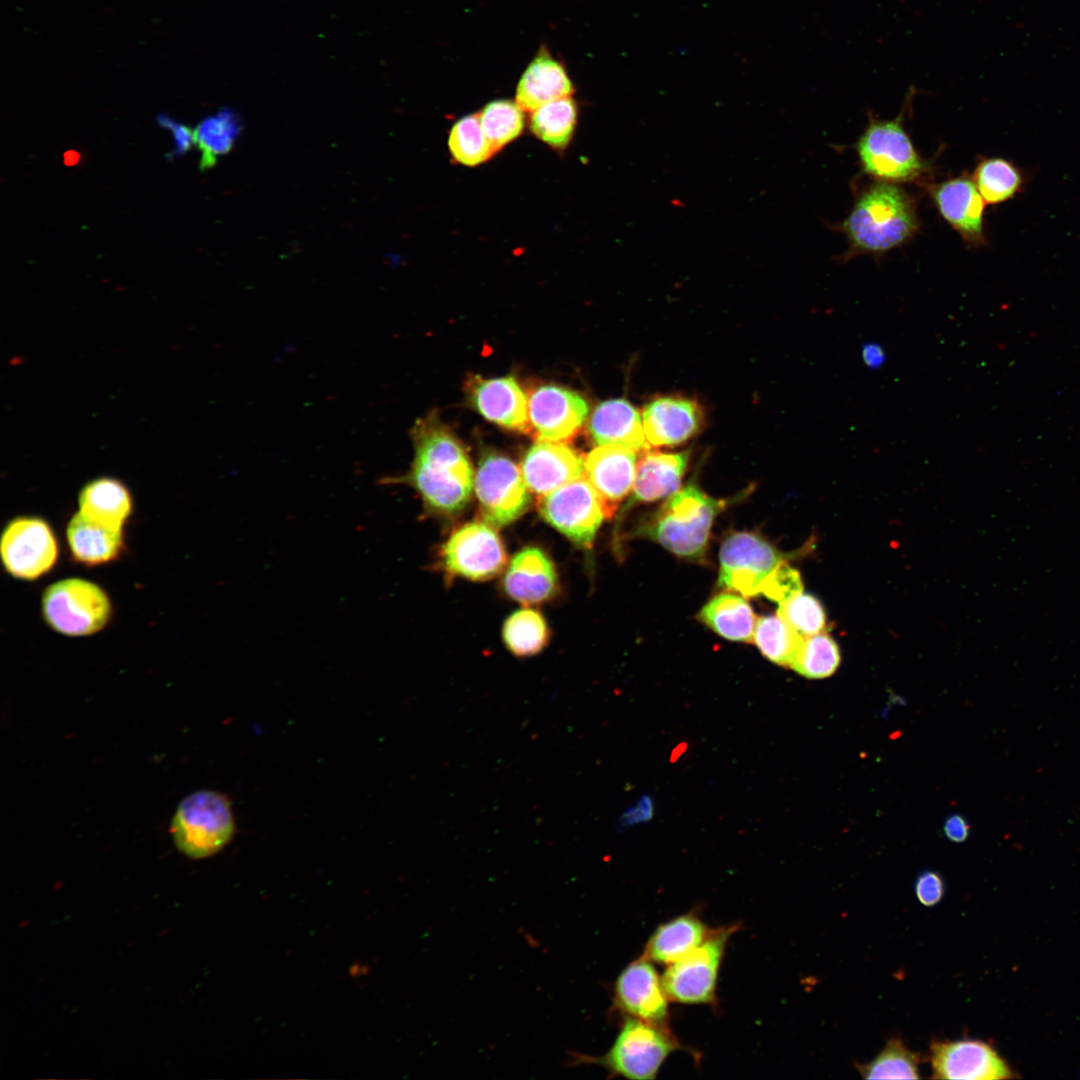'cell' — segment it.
Wrapping results in <instances>:
<instances>
[{
    "label": "cell",
    "mask_w": 1080,
    "mask_h": 1080,
    "mask_svg": "<svg viewBox=\"0 0 1080 1080\" xmlns=\"http://www.w3.org/2000/svg\"><path fill=\"white\" fill-rule=\"evenodd\" d=\"M502 636L512 654L526 657L539 653L546 646L549 629L538 611L526 608L514 612L505 620Z\"/></svg>",
    "instance_id": "1f68e13d"
},
{
    "label": "cell",
    "mask_w": 1080,
    "mask_h": 1080,
    "mask_svg": "<svg viewBox=\"0 0 1080 1080\" xmlns=\"http://www.w3.org/2000/svg\"><path fill=\"white\" fill-rule=\"evenodd\" d=\"M913 96V90H910L903 110L893 119L879 120L870 116L868 125L856 142L863 173L876 181L894 184L919 182L930 170L903 126V116Z\"/></svg>",
    "instance_id": "5b68a950"
},
{
    "label": "cell",
    "mask_w": 1080,
    "mask_h": 1080,
    "mask_svg": "<svg viewBox=\"0 0 1080 1080\" xmlns=\"http://www.w3.org/2000/svg\"><path fill=\"white\" fill-rule=\"evenodd\" d=\"M234 833L230 801L217 791L200 790L186 796L171 822L176 848L192 859L216 854L231 841Z\"/></svg>",
    "instance_id": "8992f818"
},
{
    "label": "cell",
    "mask_w": 1080,
    "mask_h": 1080,
    "mask_svg": "<svg viewBox=\"0 0 1080 1080\" xmlns=\"http://www.w3.org/2000/svg\"><path fill=\"white\" fill-rule=\"evenodd\" d=\"M589 434L598 445H620L641 453L647 450L643 421L638 410L625 399L600 403L589 422Z\"/></svg>",
    "instance_id": "d4e9b609"
},
{
    "label": "cell",
    "mask_w": 1080,
    "mask_h": 1080,
    "mask_svg": "<svg viewBox=\"0 0 1080 1080\" xmlns=\"http://www.w3.org/2000/svg\"><path fill=\"white\" fill-rule=\"evenodd\" d=\"M841 661L839 647L826 633L803 637L790 668L808 679L830 677Z\"/></svg>",
    "instance_id": "d6a6232c"
},
{
    "label": "cell",
    "mask_w": 1080,
    "mask_h": 1080,
    "mask_svg": "<svg viewBox=\"0 0 1080 1080\" xmlns=\"http://www.w3.org/2000/svg\"><path fill=\"white\" fill-rule=\"evenodd\" d=\"M972 179L986 204L998 205L1021 193L1026 185L1024 170L1003 157H982Z\"/></svg>",
    "instance_id": "f546056e"
},
{
    "label": "cell",
    "mask_w": 1080,
    "mask_h": 1080,
    "mask_svg": "<svg viewBox=\"0 0 1080 1080\" xmlns=\"http://www.w3.org/2000/svg\"><path fill=\"white\" fill-rule=\"evenodd\" d=\"M157 122L161 127L169 129L173 133L175 148L169 154V158L171 156L180 157L191 149L195 140L194 131L189 127L178 123L166 114H159Z\"/></svg>",
    "instance_id": "b9f144b4"
},
{
    "label": "cell",
    "mask_w": 1080,
    "mask_h": 1080,
    "mask_svg": "<svg viewBox=\"0 0 1080 1080\" xmlns=\"http://www.w3.org/2000/svg\"><path fill=\"white\" fill-rule=\"evenodd\" d=\"M777 615L801 637L822 633L827 625L823 605L811 594L800 593L779 603Z\"/></svg>",
    "instance_id": "f35d334b"
},
{
    "label": "cell",
    "mask_w": 1080,
    "mask_h": 1080,
    "mask_svg": "<svg viewBox=\"0 0 1080 1080\" xmlns=\"http://www.w3.org/2000/svg\"><path fill=\"white\" fill-rule=\"evenodd\" d=\"M41 607L47 624L68 636L94 634L111 617L107 594L97 584L80 578L63 579L47 587Z\"/></svg>",
    "instance_id": "52a82bcc"
},
{
    "label": "cell",
    "mask_w": 1080,
    "mask_h": 1080,
    "mask_svg": "<svg viewBox=\"0 0 1080 1080\" xmlns=\"http://www.w3.org/2000/svg\"><path fill=\"white\" fill-rule=\"evenodd\" d=\"M935 1079L992 1080L1016 1075L990 1044L975 1040L935 1041L930 1047Z\"/></svg>",
    "instance_id": "9a60e30c"
},
{
    "label": "cell",
    "mask_w": 1080,
    "mask_h": 1080,
    "mask_svg": "<svg viewBox=\"0 0 1080 1080\" xmlns=\"http://www.w3.org/2000/svg\"><path fill=\"white\" fill-rule=\"evenodd\" d=\"M410 434L414 458L409 470L400 476L384 477L380 483L410 486L430 512H461L474 487L473 467L462 443L435 415L417 420Z\"/></svg>",
    "instance_id": "6da1fadb"
},
{
    "label": "cell",
    "mask_w": 1080,
    "mask_h": 1080,
    "mask_svg": "<svg viewBox=\"0 0 1080 1080\" xmlns=\"http://www.w3.org/2000/svg\"><path fill=\"white\" fill-rule=\"evenodd\" d=\"M577 123V106L570 97L548 102L531 112L529 127L547 145L562 150L570 143Z\"/></svg>",
    "instance_id": "4dcf8cb0"
},
{
    "label": "cell",
    "mask_w": 1080,
    "mask_h": 1080,
    "mask_svg": "<svg viewBox=\"0 0 1080 1080\" xmlns=\"http://www.w3.org/2000/svg\"><path fill=\"white\" fill-rule=\"evenodd\" d=\"M538 510L547 523L582 548L592 546L603 520L611 517L585 474L542 496Z\"/></svg>",
    "instance_id": "30bf717a"
},
{
    "label": "cell",
    "mask_w": 1080,
    "mask_h": 1080,
    "mask_svg": "<svg viewBox=\"0 0 1080 1080\" xmlns=\"http://www.w3.org/2000/svg\"><path fill=\"white\" fill-rule=\"evenodd\" d=\"M471 406L488 421L508 430L530 433L528 401L512 376L482 378L466 382Z\"/></svg>",
    "instance_id": "ac0fdd59"
},
{
    "label": "cell",
    "mask_w": 1080,
    "mask_h": 1080,
    "mask_svg": "<svg viewBox=\"0 0 1080 1080\" xmlns=\"http://www.w3.org/2000/svg\"><path fill=\"white\" fill-rule=\"evenodd\" d=\"M682 1045L666 1024L624 1016L619 1032L600 1056L575 1053L572 1064H594L614 1076L631 1080H653L666 1059Z\"/></svg>",
    "instance_id": "277c9868"
},
{
    "label": "cell",
    "mask_w": 1080,
    "mask_h": 1080,
    "mask_svg": "<svg viewBox=\"0 0 1080 1080\" xmlns=\"http://www.w3.org/2000/svg\"><path fill=\"white\" fill-rule=\"evenodd\" d=\"M638 453L620 445H601L584 460V474L602 497L610 516L632 489Z\"/></svg>",
    "instance_id": "44dd1931"
},
{
    "label": "cell",
    "mask_w": 1080,
    "mask_h": 1080,
    "mask_svg": "<svg viewBox=\"0 0 1080 1080\" xmlns=\"http://www.w3.org/2000/svg\"><path fill=\"white\" fill-rule=\"evenodd\" d=\"M931 198L944 221L970 248L987 243L985 201L972 177L960 175L934 185Z\"/></svg>",
    "instance_id": "e0dca14e"
},
{
    "label": "cell",
    "mask_w": 1080,
    "mask_h": 1080,
    "mask_svg": "<svg viewBox=\"0 0 1080 1080\" xmlns=\"http://www.w3.org/2000/svg\"><path fill=\"white\" fill-rule=\"evenodd\" d=\"M688 452L664 453L644 450L636 466L632 495L625 510L636 503L657 501L679 490L687 468Z\"/></svg>",
    "instance_id": "603a6c76"
},
{
    "label": "cell",
    "mask_w": 1080,
    "mask_h": 1080,
    "mask_svg": "<svg viewBox=\"0 0 1080 1080\" xmlns=\"http://www.w3.org/2000/svg\"><path fill=\"white\" fill-rule=\"evenodd\" d=\"M448 147L453 159L468 167L480 165L497 153L481 127L478 113L454 123L449 132Z\"/></svg>",
    "instance_id": "e575fe53"
},
{
    "label": "cell",
    "mask_w": 1080,
    "mask_h": 1080,
    "mask_svg": "<svg viewBox=\"0 0 1080 1080\" xmlns=\"http://www.w3.org/2000/svg\"><path fill=\"white\" fill-rule=\"evenodd\" d=\"M474 489L484 522L493 527L511 524L529 508L531 497L517 465L495 451L482 454Z\"/></svg>",
    "instance_id": "9c48e42d"
},
{
    "label": "cell",
    "mask_w": 1080,
    "mask_h": 1080,
    "mask_svg": "<svg viewBox=\"0 0 1080 1080\" xmlns=\"http://www.w3.org/2000/svg\"><path fill=\"white\" fill-rule=\"evenodd\" d=\"M714 929L696 912L678 915L661 923L654 930L641 956L653 963L667 966L701 945Z\"/></svg>",
    "instance_id": "484cf974"
},
{
    "label": "cell",
    "mask_w": 1080,
    "mask_h": 1080,
    "mask_svg": "<svg viewBox=\"0 0 1080 1080\" xmlns=\"http://www.w3.org/2000/svg\"><path fill=\"white\" fill-rule=\"evenodd\" d=\"M82 160L81 153L77 150H67L63 154V162L66 166L78 165Z\"/></svg>",
    "instance_id": "f6af8a7d"
},
{
    "label": "cell",
    "mask_w": 1080,
    "mask_h": 1080,
    "mask_svg": "<svg viewBox=\"0 0 1080 1080\" xmlns=\"http://www.w3.org/2000/svg\"><path fill=\"white\" fill-rule=\"evenodd\" d=\"M646 440L652 446H673L693 437L703 424L699 404L681 396H662L642 412Z\"/></svg>",
    "instance_id": "ffe728a7"
},
{
    "label": "cell",
    "mask_w": 1080,
    "mask_h": 1080,
    "mask_svg": "<svg viewBox=\"0 0 1080 1080\" xmlns=\"http://www.w3.org/2000/svg\"><path fill=\"white\" fill-rule=\"evenodd\" d=\"M481 127L496 150L521 135L525 125L524 110L514 101L494 100L478 112Z\"/></svg>",
    "instance_id": "74e56055"
},
{
    "label": "cell",
    "mask_w": 1080,
    "mask_h": 1080,
    "mask_svg": "<svg viewBox=\"0 0 1080 1080\" xmlns=\"http://www.w3.org/2000/svg\"><path fill=\"white\" fill-rule=\"evenodd\" d=\"M724 505L722 500L708 496L697 486L687 485L671 495L637 528L636 534L678 557L700 560L706 553L714 519Z\"/></svg>",
    "instance_id": "3957f363"
},
{
    "label": "cell",
    "mask_w": 1080,
    "mask_h": 1080,
    "mask_svg": "<svg viewBox=\"0 0 1080 1080\" xmlns=\"http://www.w3.org/2000/svg\"><path fill=\"white\" fill-rule=\"evenodd\" d=\"M919 227L913 197L898 184L876 181L858 195L839 226L848 243L843 258L884 254L911 240Z\"/></svg>",
    "instance_id": "7a4b0ae2"
},
{
    "label": "cell",
    "mask_w": 1080,
    "mask_h": 1080,
    "mask_svg": "<svg viewBox=\"0 0 1080 1080\" xmlns=\"http://www.w3.org/2000/svg\"><path fill=\"white\" fill-rule=\"evenodd\" d=\"M944 892V881L938 872L924 871L917 877L915 894L922 905L926 907L935 906L943 898Z\"/></svg>",
    "instance_id": "60d3db41"
},
{
    "label": "cell",
    "mask_w": 1080,
    "mask_h": 1080,
    "mask_svg": "<svg viewBox=\"0 0 1080 1080\" xmlns=\"http://www.w3.org/2000/svg\"><path fill=\"white\" fill-rule=\"evenodd\" d=\"M919 1062L918 1054L893 1038L872 1061L856 1066L865 1079H919Z\"/></svg>",
    "instance_id": "8d00e7d4"
},
{
    "label": "cell",
    "mask_w": 1080,
    "mask_h": 1080,
    "mask_svg": "<svg viewBox=\"0 0 1080 1080\" xmlns=\"http://www.w3.org/2000/svg\"><path fill=\"white\" fill-rule=\"evenodd\" d=\"M132 511V498L118 479L100 477L88 482L79 493V512L102 525L122 530Z\"/></svg>",
    "instance_id": "83f0119b"
},
{
    "label": "cell",
    "mask_w": 1080,
    "mask_h": 1080,
    "mask_svg": "<svg viewBox=\"0 0 1080 1080\" xmlns=\"http://www.w3.org/2000/svg\"><path fill=\"white\" fill-rule=\"evenodd\" d=\"M584 459L561 442L539 441L525 453L521 473L530 492L542 497L584 475Z\"/></svg>",
    "instance_id": "d6986e66"
},
{
    "label": "cell",
    "mask_w": 1080,
    "mask_h": 1080,
    "mask_svg": "<svg viewBox=\"0 0 1080 1080\" xmlns=\"http://www.w3.org/2000/svg\"><path fill=\"white\" fill-rule=\"evenodd\" d=\"M737 924L717 927L697 948L667 965L662 977L670 1001L682 1004H713L721 963Z\"/></svg>",
    "instance_id": "ba28073f"
},
{
    "label": "cell",
    "mask_w": 1080,
    "mask_h": 1080,
    "mask_svg": "<svg viewBox=\"0 0 1080 1080\" xmlns=\"http://www.w3.org/2000/svg\"><path fill=\"white\" fill-rule=\"evenodd\" d=\"M944 833L953 842H963L969 836V824L961 815L953 814L945 820Z\"/></svg>",
    "instance_id": "ee69618b"
},
{
    "label": "cell",
    "mask_w": 1080,
    "mask_h": 1080,
    "mask_svg": "<svg viewBox=\"0 0 1080 1080\" xmlns=\"http://www.w3.org/2000/svg\"><path fill=\"white\" fill-rule=\"evenodd\" d=\"M66 534L73 558L89 566L116 559L123 548L122 530L94 522L80 512L70 519Z\"/></svg>",
    "instance_id": "4316f807"
},
{
    "label": "cell",
    "mask_w": 1080,
    "mask_h": 1080,
    "mask_svg": "<svg viewBox=\"0 0 1080 1080\" xmlns=\"http://www.w3.org/2000/svg\"><path fill=\"white\" fill-rule=\"evenodd\" d=\"M527 401L530 433L539 441L572 439L588 413L586 400L580 394L556 384L536 386Z\"/></svg>",
    "instance_id": "5bb4252c"
},
{
    "label": "cell",
    "mask_w": 1080,
    "mask_h": 1080,
    "mask_svg": "<svg viewBox=\"0 0 1080 1080\" xmlns=\"http://www.w3.org/2000/svg\"><path fill=\"white\" fill-rule=\"evenodd\" d=\"M803 584L800 573L783 561L765 580L761 594L779 603L802 593Z\"/></svg>",
    "instance_id": "ab89813d"
},
{
    "label": "cell",
    "mask_w": 1080,
    "mask_h": 1080,
    "mask_svg": "<svg viewBox=\"0 0 1080 1080\" xmlns=\"http://www.w3.org/2000/svg\"><path fill=\"white\" fill-rule=\"evenodd\" d=\"M573 92L564 65L546 47H541L520 77L515 102L524 112L531 113L548 102L570 97Z\"/></svg>",
    "instance_id": "cb8c5ba5"
},
{
    "label": "cell",
    "mask_w": 1080,
    "mask_h": 1080,
    "mask_svg": "<svg viewBox=\"0 0 1080 1080\" xmlns=\"http://www.w3.org/2000/svg\"><path fill=\"white\" fill-rule=\"evenodd\" d=\"M239 128L238 119L228 110L207 117L197 125L194 140L201 152V169L213 167L219 156L231 150Z\"/></svg>",
    "instance_id": "836d02e7"
},
{
    "label": "cell",
    "mask_w": 1080,
    "mask_h": 1080,
    "mask_svg": "<svg viewBox=\"0 0 1080 1080\" xmlns=\"http://www.w3.org/2000/svg\"><path fill=\"white\" fill-rule=\"evenodd\" d=\"M669 998L654 963L643 956L629 963L613 985L614 1008L623 1016L666 1024Z\"/></svg>",
    "instance_id": "2e32d148"
},
{
    "label": "cell",
    "mask_w": 1080,
    "mask_h": 1080,
    "mask_svg": "<svg viewBox=\"0 0 1080 1080\" xmlns=\"http://www.w3.org/2000/svg\"><path fill=\"white\" fill-rule=\"evenodd\" d=\"M557 583L552 560L537 547H526L515 554L503 580L508 596L524 605L548 600L556 591Z\"/></svg>",
    "instance_id": "7402d4cb"
},
{
    "label": "cell",
    "mask_w": 1080,
    "mask_h": 1080,
    "mask_svg": "<svg viewBox=\"0 0 1080 1080\" xmlns=\"http://www.w3.org/2000/svg\"><path fill=\"white\" fill-rule=\"evenodd\" d=\"M442 568L449 576L484 581L506 565L503 541L486 522H469L455 529L440 551Z\"/></svg>",
    "instance_id": "7c38bea8"
},
{
    "label": "cell",
    "mask_w": 1080,
    "mask_h": 1080,
    "mask_svg": "<svg viewBox=\"0 0 1080 1080\" xmlns=\"http://www.w3.org/2000/svg\"><path fill=\"white\" fill-rule=\"evenodd\" d=\"M860 354L864 366L871 371L881 369L887 361L884 346L876 341L864 342L861 345Z\"/></svg>",
    "instance_id": "7bdbcfd3"
},
{
    "label": "cell",
    "mask_w": 1080,
    "mask_h": 1080,
    "mask_svg": "<svg viewBox=\"0 0 1080 1080\" xmlns=\"http://www.w3.org/2000/svg\"><path fill=\"white\" fill-rule=\"evenodd\" d=\"M784 557L762 536L747 531L734 532L720 547L717 584L743 597L757 596L761 594L765 580L785 561Z\"/></svg>",
    "instance_id": "8fae6325"
},
{
    "label": "cell",
    "mask_w": 1080,
    "mask_h": 1080,
    "mask_svg": "<svg viewBox=\"0 0 1080 1080\" xmlns=\"http://www.w3.org/2000/svg\"><path fill=\"white\" fill-rule=\"evenodd\" d=\"M2 563L9 574L34 580L56 563L58 545L55 535L43 519L17 517L3 530L0 543Z\"/></svg>",
    "instance_id": "4fadbf2b"
},
{
    "label": "cell",
    "mask_w": 1080,
    "mask_h": 1080,
    "mask_svg": "<svg viewBox=\"0 0 1080 1080\" xmlns=\"http://www.w3.org/2000/svg\"><path fill=\"white\" fill-rule=\"evenodd\" d=\"M802 638L778 615L757 618L753 642L775 664L790 667Z\"/></svg>",
    "instance_id": "d590c367"
},
{
    "label": "cell",
    "mask_w": 1080,
    "mask_h": 1080,
    "mask_svg": "<svg viewBox=\"0 0 1080 1080\" xmlns=\"http://www.w3.org/2000/svg\"><path fill=\"white\" fill-rule=\"evenodd\" d=\"M699 619L718 635L737 642H752L756 615L744 597L721 593L701 609Z\"/></svg>",
    "instance_id": "f1b7e54d"
}]
</instances>
